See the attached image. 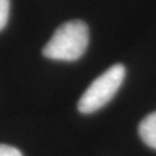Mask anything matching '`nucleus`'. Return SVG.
<instances>
[{
	"instance_id": "f257e3e1",
	"label": "nucleus",
	"mask_w": 156,
	"mask_h": 156,
	"mask_svg": "<svg viewBox=\"0 0 156 156\" xmlns=\"http://www.w3.org/2000/svg\"><path fill=\"white\" fill-rule=\"evenodd\" d=\"M89 44V27L81 21H68L56 29L43 48V55L52 60L76 61L85 53Z\"/></svg>"
},
{
	"instance_id": "f03ea898",
	"label": "nucleus",
	"mask_w": 156,
	"mask_h": 156,
	"mask_svg": "<svg viewBox=\"0 0 156 156\" xmlns=\"http://www.w3.org/2000/svg\"><path fill=\"white\" fill-rule=\"evenodd\" d=\"M126 69L122 64H115L91 82L78 100V111L89 115L99 111L116 95L124 82Z\"/></svg>"
},
{
	"instance_id": "7ed1b4c3",
	"label": "nucleus",
	"mask_w": 156,
	"mask_h": 156,
	"mask_svg": "<svg viewBox=\"0 0 156 156\" xmlns=\"http://www.w3.org/2000/svg\"><path fill=\"white\" fill-rule=\"evenodd\" d=\"M139 136L148 147L156 150V112H152L140 121L138 128Z\"/></svg>"
},
{
	"instance_id": "20e7f679",
	"label": "nucleus",
	"mask_w": 156,
	"mask_h": 156,
	"mask_svg": "<svg viewBox=\"0 0 156 156\" xmlns=\"http://www.w3.org/2000/svg\"><path fill=\"white\" fill-rule=\"evenodd\" d=\"M9 9H11V2L9 0H0V31L5 27L8 22Z\"/></svg>"
},
{
	"instance_id": "39448f33",
	"label": "nucleus",
	"mask_w": 156,
	"mask_h": 156,
	"mask_svg": "<svg viewBox=\"0 0 156 156\" xmlns=\"http://www.w3.org/2000/svg\"><path fill=\"white\" fill-rule=\"evenodd\" d=\"M0 156H22V154L12 146L0 144Z\"/></svg>"
}]
</instances>
